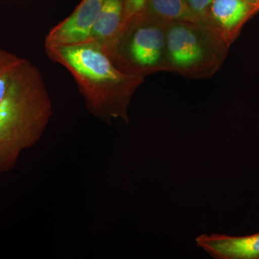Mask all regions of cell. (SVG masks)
<instances>
[{"mask_svg": "<svg viewBox=\"0 0 259 259\" xmlns=\"http://www.w3.org/2000/svg\"><path fill=\"white\" fill-rule=\"evenodd\" d=\"M105 0H82L74 11L51 29L45 47L75 45L88 41Z\"/></svg>", "mask_w": 259, "mask_h": 259, "instance_id": "4", "label": "cell"}, {"mask_svg": "<svg viewBox=\"0 0 259 259\" xmlns=\"http://www.w3.org/2000/svg\"><path fill=\"white\" fill-rule=\"evenodd\" d=\"M53 113L41 71L25 59L0 101V174L13 169L21 153L40 141Z\"/></svg>", "mask_w": 259, "mask_h": 259, "instance_id": "2", "label": "cell"}, {"mask_svg": "<svg viewBox=\"0 0 259 259\" xmlns=\"http://www.w3.org/2000/svg\"><path fill=\"white\" fill-rule=\"evenodd\" d=\"M146 0H123V20L118 34L113 42L117 41L127 29L142 18Z\"/></svg>", "mask_w": 259, "mask_h": 259, "instance_id": "11", "label": "cell"}, {"mask_svg": "<svg viewBox=\"0 0 259 259\" xmlns=\"http://www.w3.org/2000/svg\"><path fill=\"white\" fill-rule=\"evenodd\" d=\"M143 17L194 24L203 20L192 10L187 0H146Z\"/></svg>", "mask_w": 259, "mask_h": 259, "instance_id": "9", "label": "cell"}, {"mask_svg": "<svg viewBox=\"0 0 259 259\" xmlns=\"http://www.w3.org/2000/svg\"><path fill=\"white\" fill-rule=\"evenodd\" d=\"M165 42L161 29L141 18L105 51L119 69L136 76V73L151 69L159 63Z\"/></svg>", "mask_w": 259, "mask_h": 259, "instance_id": "3", "label": "cell"}, {"mask_svg": "<svg viewBox=\"0 0 259 259\" xmlns=\"http://www.w3.org/2000/svg\"><path fill=\"white\" fill-rule=\"evenodd\" d=\"M123 13V0H105L88 41L99 42L103 47H108L118 34Z\"/></svg>", "mask_w": 259, "mask_h": 259, "instance_id": "8", "label": "cell"}, {"mask_svg": "<svg viewBox=\"0 0 259 259\" xmlns=\"http://www.w3.org/2000/svg\"><path fill=\"white\" fill-rule=\"evenodd\" d=\"M166 42L172 64L177 67H191L204 58V49L200 39L187 25L172 26L167 33Z\"/></svg>", "mask_w": 259, "mask_h": 259, "instance_id": "7", "label": "cell"}, {"mask_svg": "<svg viewBox=\"0 0 259 259\" xmlns=\"http://www.w3.org/2000/svg\"><path fill=\"white\" fill-rule=\"evenodd\" d=\"M255 1L259 2V0H255Z\"/></svg>", "mask_w": 259, "mask_h": 259, "instance_id": "13", "label": "cell"}, {"mask_svg": "<svg viewBox=\"0 0 259 259\" xmlns=\"http://www.w3.org/2000/svg\"><path fill=\"white\" fill-rule=\"evenodd\" d=\"M45 51L72 76L92 115L107 123L112 119L128 121L127 105L141 76L119 69L99 42L47 47Z\"/></svg>", "mask_w": 259, "mask_h": 259, "instance_id": "1", "label": "cell"}, {"mask_svg": "<svg viewBox=\"0 0 259 259\" xmlns=\"http://www.w3.org/2000/svg\"><path fill=\"white\" fill-rule=\"evenodd\" d=\"M258 12L259 2L255 0H212L207 13L227 37L232 39Z\"/></svg>", "mask_w": 259, "mask_h": 259, "instance_id": "6", "label": "cell"}, {"mask_svg": "<svg viewBox=\"0 0 259 259\" xmlns=\"http://www.w3.org/2000/svg\"><path fill=\"white\" fill-rule=\"evenodd\" d=\"M25 59L0 49V101L5 97L15 75Z\"/></svg>", "mask_w": 259, "mask_h": 259, "instance_id": "10", "label": "cell"}, {"mask_svg": "<svg viewBox=\"0 0 259 259\" xmlns=\"http://www.w3.org/2000/svg\"><path fill=\"white\" fill-rule=\"evenodd\" d=\"M196 244L216 259H259V232L246 236L202 234Z\"/></svg>", "mask_w": 259, "mask_h": 259, "instance_id": "5", "label": "cell"}, {"mask_svg": "<svg viewBox=\"0 0 259 259\" xmlns=\"http://www.w3.org/2000/svg\"><path fill=\"white\" fill-rule=\"evenodd\" d=\"M192 10L200 18L204 19L207 15L209 7L212 0H187Z\"/></svg>", "mask_w": 259, "mask_h": 259, "instance_id": "12", "label": "cell"}]
</instances>
